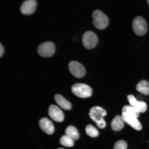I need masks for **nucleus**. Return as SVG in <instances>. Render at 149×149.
Wrapping results in <instances>:
<instances>
[{
    "label": "nucleus",
    "instance_id": "obj_1",
    "mask_svg": "<svg viewBox=\"0 0 149 149\" xmlns=\"http://www.w3.org/2000/svg\"><path fill=\"white\" fill-rule=\"evenodd\" d=\"M93 25L96 29L99 30H104L109 25V19L105 14L100 10L94 11L92 14Z\"/></svg>",
    "mask_w": 149,
    "mask_h": 149
},
{
    "label": "nucleus",
    "instance_id": "obj_2",
    "mask_svg": "<svg viewBox=\"0 0 149 149\" xmlns=\"http://www.w3.org/2000/svg\"><path fill=\"white\" fill-rule=\"evenodd\" d=\"M72 93L76 96L81 98H87L92 96L93 90L88 85L85 84L77 83L72 88Z\"/></svg>",
    "mask_w": 149,
    "mask_h": 149
},
{
    "label": "nucleus",
    "instance_id": "obj_3",
    "mask_svg": "<svg viewBox=\"0 0 149 149\" xmlns=\"http://www.w3.org/2000/svg\"><path fill=\"white\" fill-rule=\"evenodd\" d=\"M134 32L139 36H143L146 34L148 30V25L146 20L140 16L134 19L132 23Z\"/></svg>",
    "mask_w": 149,
    "mask_h": 149
},
{
    "label": "nucleus",
    "instance_id": "obj_4",
    "mask_svg": "<svg viewBox=\"0 0 149 149\" xmlns=\"http://www.w3.org/2000/svg\"><path fill=\"white\" fill-rule=\"evenodd\" d=\"M82 41L85 48L87 49H92L97 45L98 38L93 31H87L84 33Z\"/></svg>",
    "mask_w": 149,
    "mask_h": 149
},
{
    "label": "nucleus",
    "instance_id": "obj_5",
    "mask_svg": "<svg viewBox=\"0 0 149 149\" xmlns=\"http://www.w3.org/2000/svg\"><path fill=\"white\" fill-rule=\"evenodd\" d=\"M55 49V46L53 42H47L42 43L38 46L37 51L41 56L48 57L54 54Z\"/></svg>",
    "mask_w": 149,
    "mask_h": 149
},
{
    "label": "nucleus",
    "instance_id": "obj_6",
    "mask_svg": "<svg viewBox=\"0 0 149 149\" xmlns=\"http://www.w3.org/2000/svg\"><path fill=\"white\" fill-rule=\"evenodd\" d=\"M69 70L74 77L81 78L85 75V69L82 65L76 61H72L68 65Z\"/></svg>",
    "mask_w": 149,
    "mask_h": 149
},
{
    "label": "nucleus",
    "instance_id": "obj_7",
    "mask_svg": "<svg viewBox=\"0 0 149 149\" xmlns=\"http://www.w3.org/2000/svg\"><path fill=\"white\" fill-rule=\"evenodd\" d=\"M107 114V111L105 109L98 106H95L91 108L89 113L91 118L96 124L103 120V117Z\"/></svg>",
    "mask_w": 149,
    "mask_h": 149
},
{
    "label": "nucleus",
    "instance_id": "obj_8",
    "mask_svg": "<svg viewBox=\"0 0 149 149\" xmlns=\"http://www.w3.org/2000/svg\"><path fill=\"white\" fill-rule=\"evenodd\" d=\"M37 5L36 0H26L20 7V12L26 15L32 14L36 10Z\"/></svg>",
    "mask_w": 149,
    "mask_h": 149
},
{
    "label": "nucleus",
    "instance_id": "obj_9",
    "mask_svg": "<svg viewBox=\"0 0 149 149\" xmlns=\"http://www.w3.org/2000/svg\"><path fill=\"white\" fill-rule=\"evenodd\" d=\"M48 114L56 122H62L64 120V115L60 109L55 105L50 106L48 110Z\"/></svg>",
    "mask_w": 149,
    "mask_h": 149
},
{
    "label": "nucleus",
    "instance_id": "obj_10",
    "mask_svg": "<svg viewBox=\"0 0 149 149\" xmlns=\"http://www.w3.org/2000/svg\"><path fill=\"white\" fill-rule=\"evenodd\" d=\"M127 98L130 105L135 108L140 113H144L146 111L147 106L145 102L137 100L135 97L132 95H128Z\"/></svg>",
    "mask_w": 149,
    "mask_h": 149
},
{
    "label": "nucleus",
    "instance_id": "obj_11",
    "mask_svg": "<svg viewBox=\"0 0 149 149\" xmlns=\"http://www.w3.org/2000/svg\"><path fill=\"white\" fill-rule=\"evenodd\" d=\"M122 116L125 122H126L134 129L138 131L142 129V126L136 117L124 113H122Z\"/></svg>",
    "mask_w": 149,
    "mask_h": 149
},
{
    "label": "nucleus",
    "instance_id": "obj_12",
    "mask_svg": "<svg viewBox=\"0 0 149 149\" xmlns=\"http://www.w3.org/2000/svg\"><path fill=\"white\" fill-rule=\"evenodd\" d=\"M39 124L41 129L47 134H53L54 132V126L53 123L48 118H42L40 121Z\"/></svg>",
    "mask_w": 149,
    "mask_h": 149
},
{
    "label": "nucleus",
    "instance_id": "obj_13",
    "mask_svg": "<svg viewBox=\"0 0 149 149\" xmlns=\"http://www.w3.org/2000/svg\"><path fill=\"white\" fill-rule=\"evenodd\" d=\"M124 122L122 116L117 115L111 121V126L112 129L115 132L120 131L124 127Z\"/></svg>",
    "mask_w": 149,
    "mask_h": 149
},
{
    "label": "nucleus",
    "instance_id": "obj_14",
    "mask_svg": "<svg viewBox=\"0 0 149 149\" xmlns=\"http://www.w3.org/2000/svg\"><path fill=\"white\" fill-rule=\"evenodd\" d=\"M55 100L58 105L62 109L66 110H70L71 109V104L61 95H56L55 96Z\"/></svg>",
    "mask_w": 149,
    "mask_h": 149
},
{
    "label": "nucleus",
    "instance_id": "obj_15",
    "mask_svg": "<svg viewBox=\"0 0 149 149\" xmlns=\"http://www.w3.org/2000/svg\"><path fill=\"white\" fill-rule=\"evenodd\" d=\"M136 89L140 93L146 95H149V83L145 80H142L137 84Z\"/></svg>",
    "mask_w": 149,
    "mask_h": 149
},
{
    "label": "nucleus",
    "instance_id": "obj_16",
    "mask_svg": "<svg viewBox=\"0 0 149 149\" xmlns=\"http://www.w3.org/2000/svg\"><path fill=\"white\" fill-rule=\"evenodd\" d=\"M65 134L73 140H77L79 138V135L78 130L75 127L72 126H69L65 130Z\"/></svg>",
    "mask_w": 149,
    "mask_h": 149
},
{
    "label": "nucleus",
    "instance_id": "obj_17",
    "mask_svg": "<svg viewBox=\"0 0 149 149\" xmlns=\"http://www.w3.org/2000/svg\"><path fill=\"white\" fill-rule=\"evenodd\" d=\"M122 113H124L126 114L131 115L138 118L139 115V112L133 106L130 105L125 106L123 108Z\"/></svg>",
    "mask_w": 149,
    "mask_h": 149
},
{
    "label": "nucleus",
    "instance_id": "obj_18",
    "mask_svg": "<svg viewBox=\"0 0 149 149\" xmlns=\"http://www.w3.org/2000/svg\"><path fill=\"white\" fill-rule=\"evenodd\" d=\"M60 142L63 146L70 148L73 146L74 145L73 140L66 135H63L61 137Z\"/></svg>",
    "mask_w": 149,
    "mask_h": 149
},
{
    "label": "nucleus",
    "instance_id": "obj_19",
    "mask_svg": "<svg viewBox=\"0 0 149 149\" xmlns=\"http://www.w3.org/2000/svg\"><path fill=\"white\" fill-rule=\"evenodd\" d=\"M87 134L92 137H96L99 135L97 129L91 125H87L85 129Z\"/></svg>",
    "mask_w": 149,
    "mask_h": 149
},
{
    "label": "nucleus",
    "instance_id": "obj_20",
    "mask_svg": "<svg viewBox=\"0 0 149 149\" xmlns=\"http://www.w3.org/2000/svg\"><path fill=\"white\" fill-rule=\"evenodd\" d=\"M127 148V144L126 141L120 140L115 143L113 149H126Z\"/></svg>",
    "mask_w": 149,
    "mask_h": 149
},
{
    "label": "nucleus",
    "instance_id": "obj_21",
    "mask_svg": "<svg viewBox=\"0 0 149 149\" xmlns=\"http://www.w3.org/2000/svg\"><path fill=\"white\" fill-rule=\"evenodd\" d=\"M97 125V126L99 128H101V129H103L105 128L106 126V123L105 120L103 119L101 121H100L96 123Z\"/></svg>",
    "mask_w": 149,
    "mask_h": 149
},
{
    "label": "nucleus",
    "instance_id": "obj_22",
    "mask_svg": "<svg viewBox=\"0 0 149 149\" xmlns=\"http://www.w3.org/2000/svg\"><path fill=\"white\" fill-rule=\"evenodd\" d=\"M4 53V48L1 44H0V57L2 56Z\"/></svg>",
    "mask_w": 149,
    "mask_h": 149
},
{
    "label": "nucleus",
    "instance_id": "obj_23",
    "mask_svg": "<svg viewBox=\"0 0 149 149\" xmlns=\"http://www.w3.org/2000/svg\"><path fill=\"white\" fill-rule=\"evenodd\" d=\"M147 1L148 4L149 5V0H147Z\"/></svg>",
    "mask_w": 149,
    "mask_h": 149
},
{
    "label": "nucleus",
    "instance_id": "obj_24",
    "mask_svg": "<svg viewBox=\"0 0 149 149\" xmlns=\"http://www.w3.org/2000/svg\"><path fill=\"white\" fill-rule=\"evenodd\" d=\"M58 149H63V148H59Z\"/></svg>",
    "mask_w": 149,
    "mask_h": 149
}]
</instances>
